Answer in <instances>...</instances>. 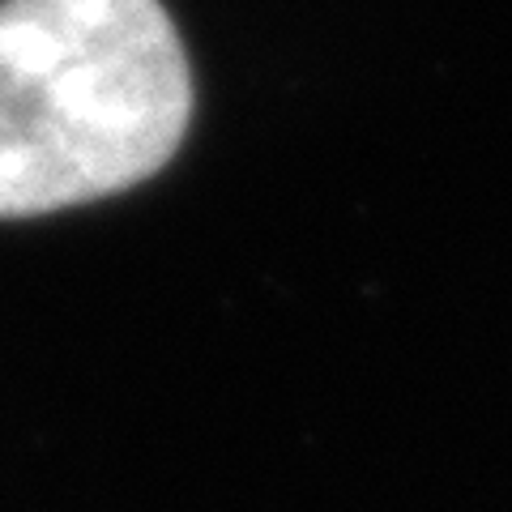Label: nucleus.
Listing matches in <instances>:
<instances>
[{"instance_id": "f257e3e1", "label": "nucleus", "mask_w": 512, "mask_h": 512, "mask_svg": "<svg viewBox=\"0 0 512 512\" xmlns=\"http://www.w3.org/2000/svg\"><path fill=\"white\" fill-rule=\"evenodd\" d=\"M188 120V56L158 0H0V218L150 180Z\"/></svg>"}]
</instances>
